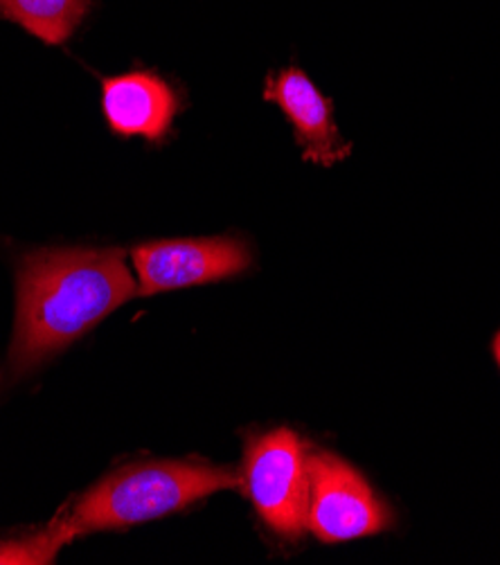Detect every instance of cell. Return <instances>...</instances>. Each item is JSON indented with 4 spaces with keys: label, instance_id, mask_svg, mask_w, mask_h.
<instances>
[{
    "label": "cell",
    "instance_id": "obj_9",
    "mask_svg": "<svg viewBox=\"0 0 500 565\" xmlns=\"http://www.w3.org/2000/svg\"><path fill=\"white\" fill-rule=\"evenodd\" d=\"M77 532L62 519L47 530L32 534L28 539L17 541H0V565L3 563H50L62 545L73 541Z\"/></svg>",
    "mask_w": 500,
    "mask_h": 565
},
{
    "label": "cell",
    "instance_id": "obj_7",
    "mask_svg": "<svg viewBox=\"0 0 500 565\" xmlns=\"http://www.w3.org/2000/svg\"><path fill=\"white\" fill-rule=\"evenodd\" d=\"M179 95L160 75L134 71L102 82V110L116 136L162 142L179 116Z\"/></svg>",
    "mask_w": 500,
    "mask_h": 565
},
{
    "label": "cell",
    "instance_id": "obj_10",
    "mask_svg": "<svg viewBox=\"0 0 500 565\" xmlns=\"http://www.w3.org/2000/svg\"><path fill=\"white\" fill-rule=\"evenodd\" d=\"M493 354H496V361H498V365H500V331H498L496 341H493Z\"/></svg>",
    "mask_w": 500,
    "mask_h": 565
},
{
    "label": "cell",
    "instance_id": "obj_8",
    "mask_svg": "<svg viewBox=\"0 0 500 565\" xmlns=\"http://www.w3.org/2000/svg\"><path fill=\"white\" fill-rule=\"evenodd\" d=\"M93 10V0H0V17L47 45L68 41Z\"/></svg>",
    "mask_w": 500,
    "mask_h": 565
},
{
    "label": "cell",
    "instance_id": "obj_5",
    "mask_svg": "<svg viewBox=\"0 0 500 565\" xmlns=\"http://www.w3.org/2000/svg\"><path fill=\"white\" fill-rule=\"evenodd\" d=\"M131 257L145 296L210 285L242 275L253 266L248 242L233 235L151 242L136 246Z\"/></svg>",
    "mask_w": 500,
    "mask_h": 565
},
{
    "label": "cell",
    "instance_id": "obj_2",
    "mask_svg": "<svg viewBox=\"0 0 500 565\" xmlns=\"http://www.w3.org/2000/svg\"><path fill=\"white\" fill-rule=\"evenodd\" d=\"M244 478L231 469L196 462H145L106 476L84 493L64 519L75 532L131 527L153 521L224 489H237Z\"/></svg>",
    "mask_w": 500,
    "mask_h": 565
},
{
    "label": "cell",
    "instance_id": "obj_1",
    "mask_svg": "<svg viewBox=\"0 0 500 565\" xmlns=\"http://www.w3.org/2000/svg\"><path fill=\"white\" fill-rule=\"evenodd\" d=\"M136 294V279L116 248H43L17 270L12 374H25L68 348Z\"/></svg>",
    "mask_w": 500,
    "mask_h": 565
},
{
    "label": "cell",
    "instance_id": "obj_4",
    "mask_svg": "<svg viewBox=\"0 0 500 565\" xmlns=\"http://www.w3.org/2000/svg\"><path fill=\"white\" fill-rule=\"evenodd\" d=\"M309 462L307 527L325 543L372 536L391 527L393 514L370 484L341 458L313 450Z\"/></svg>",
    "mask_w": 500,
    "mask_h": 565
},
{
    "label": "cell",
    "instance_id": "obj_3",
    "mask_svg": "<svg viewBox=\"0 0 500 565\" xmlns=\"http://www.w3.org/2000/svg\"><path fill=\"white\" fill-rule=\"evenodd\" d=\"M244 482L273 532L294 541L302 536L309 516V462L294 430H270L248 441Z\"/></svg>",
    "mask_w": 500,
    "mask_h": 565
},
{
    "label": "cell",
    "instance_id": "obj_6",
    "mask_svg": "<svg viewBox=\"0 0 500 565\" xmlns=\"http://www.w3.org/2000/svg\"><path fill=\"white\" fill-rule=\"evenodd\" d=\"M264 99L283 108L307 162L331 167L352 153V145L333 122L331 99L313 86L305 71L270 73L264 84Z\"/></svg>",
    "mask_w": 500,
    "mask_h": 565
}]
</instances>
